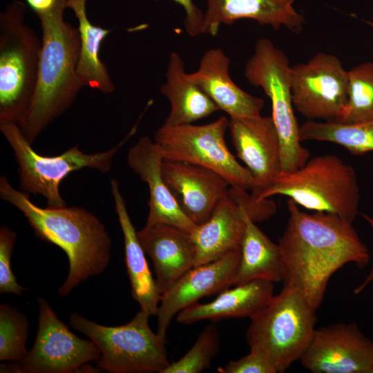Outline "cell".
<instances>
[{
  "label": "cell",
  "instance_id": "6da1fadb",
  "mask_svg": "<svg viewBox=\"0 0 373 373\" xmlns=\"http://www.w3.org/2000/svg\"><path fill=\"white\" fill-rule=\"evenodd\" d=\"M289 219L278 241L284 286L296 288L316 310L332 276L345 265L363 268L369 251L352 223L332 213L301 211L287 200Z\"/></svg>",
  "mask_w": 373,
  "mask_h": 373
},
{
  "label": "cell",
  "instance_id": "7a4b0ae2",
  "mask_svg": "<svg viewBox=\"0 0 373 373\" xmlns=\"http://www.w3.org/2000/svg\"><path fill=\"white\" fill-rule=\"evenodd\" d=\"M0 196L23 213L37 237L57 245L67 255L68 274L57 291L60 296L69 295L107 267L111 240L104 224L89 211L77 207H39L28 193L14 188L3 175L0 178Z\"/></svg>",
  "mask_w": 373,
  "mask_h": 373
},
{
  "label": "cell",
  "instance_id": "3957f363",
  "mask_svg": "<svg viewBox=\"0 0 373 373\" xmlns=\"http://www.w3.org/2000/svg\"><path fill=\"white\" fill-rule=\"evenodd\" d=\"M64 11L39 18L42 48L37 82L30 107L18 124L31 144L71 106L84 87L77 72L79 30L65 21Z\"/></svg>",
  "mask_w": 373,
  "mask_h": 373
},
{
  "label": "cell",
  "instance_id": "277c9868",
  "mask_svg": "<svg viewBox=\"0 0 373 373\" xmlns=\"http://www.w3.org/2000/svg\"><path fill=\"white\" fill-rule=\"evenodd\" d=\"M284 195L314 212L336 215L353 222L360 191L354 169L333 154L317 155L297 170L283 173L258 193L260 199Z\"/></svg>",
  "mask_w": 373,
  "mask_h": 373
},
{
  "label": "cell",
  "instance_id": "5b68a950",
  "mask_svg": "<svg viewBox=\"0 0 373 373\" xmlns=\"http://www.w3.org/2000/svg\"><path fill=\"white\" fill-rule=\"evenodd\" d=\"M26 11L15 0L0 15V124H19L36 88L42 43L25 23Z\"/></svg>",
  "mask_w": 373,
  "mask_h": 373
},
{
  "label": "cell",
  "instance_id": "8992f818",
  "mask_svg": "<svg viewBox=\"0 0 373 373\" xmlns=\"http://www.w3.org/2000/svg\"><path fill=\"white\" fill-rule=\"evenodd\" d=\"M316 309L296 288L284 286L251 317L246 332L250 350L265 357L276 372L300 360L316 322Z\"/></svg>",
  "mask_w": 373,
  "mask_h": 373
},
{
  "label": "cell",
  "instance_id": "52a82bcc",
  "mask_svg": "<svg viewBox=\"0 0 373 373\" xmlns=\"http://www.w3.org/2000/svg\"><path fill=\"white\" fill-rule=\"evenodd\" d=\"M149 316L140 311L128 323L99 325L72 313L70 326L90 338L99 349V370L109 373H162L170 364L165 338L153 332Z\"/></svg>",
  "mask_w": 373,
  "mask_h": 373
},
{
  "label": "cell",
  "instance_id": "ba28073f",
  "mask_svg": "<svg viewBox=\"0 0 373 373\" xmlns=\"http://www.w3.org/2000/svg\"><path fill=\"white\" fill-rule=\"evenodd\" d=\"M0 130L17 162L20 189L42 195L48 207L57 208L66 206L59 191L61 181L70 173L84 168L108 172L114 156L136 132V126L115 146L106 151L88 154L76 145L55 156H45L35 151L16 123L0 124Z\"/></svg>",
  "mask_w": 373,
  "mask_h": 373
},
{
  "label": "cell",
  "instance_id": "9c48e42d",
  "mask_svg": "<svg viewBox=\"0 0 373 373\" xmlns=\"http://www.w3.org/2000/svg\"><path fill=\"white\" fill-rule=\"evenodd\" d=\"M290 72L286 55L267 38L256 41L244 70L247 80L260 87L271 100V117L280 141L283 173L297 170L309 157V151L301 144L299 137L291 93Z\"/></svg>",
  "mask_w": 373,
  "mask_h": 373
},
{
  "label": "cell",
  "instance_id": "30bf717a",
  "mask_svg": "<svg viewBox=\"0 0 373 373\" xmlns=\"http://www.w3.org/2000/svg\"><path fill=\"white\" fill-rule=\"evenodd\" d=\"M228 119L221 116L203 125L175 126L162 124L153 141L164 159L185 161L209 169L223 177L231 186L257 195L260 184L247 168L242 166L229 150L225 133Z\"/></svg>",
  "mask_w": 373,
  "mask_h": 373
},
{
  "label": "cell",
  "instance_id": "8fae6325",
  "mask_svg": "<svg viewBox=\"0 0 373 373\" xmlns=\"http://www.w3.org/2000/svg\"><path fill=\"white\" fill-rule=\"evenodd\" d=\"M37 302L38 329L32 348L23 359L1 364V372H99L88 364L100 358L96 345L73 333L44 298Z\"/></svg>",
  "mask_w": 373,
  "mask_h": 373
},
{
  "label": "cell",
  "instance_id": "7c38bea8",
  "mask_svg": "<svg viewBox=\"0 0 373 373\" xmlns=\"http://www.w3.org/2000/svg\"><path fill=\"white\" fill-rule=\"evenodd\" d=\"M249 191L231 186L208 220L189 233L195 251L194 267L240 250L246 211L256 223L268 220L276 213L277 207L273 200L260 199Z\"/></svg>",
  "mask_w": 373,
  "mask_h": 373
},
{
  "label": "cell",
  "instance_id": "4fadbf2b",
  "mask_svg": "<svg viewBox=\"0 0 373 373\" xmlns=\"http://www.w3.org/2000/svg\"><path fill=\"white\" fill-rule=\"evenodd\" d=\"M348 70L335 55L319 52L291 66L294 108L309 120L336 122L347 100Z\"/></svg>",
  "mask_w": 373,
  "mask_h": 373
},
{
  "label": "cell",
  "instance_id": "5bb4252c",
  "mask_svg": "<svg viewBox=\"0 0 373 373\" xmlns=\"http://www.w3.org/2000/svg\"><path fill=\"white\" fill-rule=\"evenodd\" d=\"M300 361L314 373H373V341L354 323L315 329Z\"/></svg>",
  "mask_w": 373,
  "mask_h": 373
},
{
  "label": "cell",
  "instance_id": "9a60e30c",
  "mask_svg": "<svg viewBox=\"0 0 373 373\" xmlns=\"http://www.w3.org/2000/svg\"><path fill=\"white\" fill-rule=\"evenodd\" d=\"M240 260V250L229 252L211 262L195 266L161 295L157 312V333L166 338L173 318L200 298L220 293L234 281Z\"/></svg>",
  "mask_w": 373,
  "mask_h": 373
},
{
  "label": "cell",
  "instance_id": "2e32d148",
  "mask_svg": "<svg viewBox=\"0 0 373 373\" xmlns=\"http://www.w3.org/2000/svg\"><path fill=\"white\" fill-rule=\"evenodd\" d=\"M162 172L180 208L195 225L208 220L231 186L218 173L185 161L163 159Z\"/></svg>",
  "mask_w": 373,
  "mask_h": 373
},
{
  "label": "cell",
  "instance_id": "e0dca14e",
  "mask_svg": "<svg viewBox=\"0 0 373 373\" xmlns=\"http://www.w3.org/2000/svg\"><path fill=\"white\" fill-rule=\"evenodd\" d=\"M229 129L238 157L261 189L271 184L282 172L280 141L272 117L230 118Z\"/></svg>",
  "mask_w": 373,
  "mask_h": 373
},
{
  "label": "cell",
  "instance_id": "ac0fdd59",
  "mask_svg": "<svg viewBox=\"0 0 373 373\" xmlns=\"http://www.w3.org/2000/svg\"><path fill=\"white\" fill-rule=\"evenodd\" d=\"M163 159L149 136L140 137L128 153V166L149 187V211L146 224L165 223L190 233L196 225L181 210L166 185L162 172Z\"/></svg>",
  "mask_w": 373,
  "mask_h": 373
},
{
  "label": "cell",
  "instance_id": "d6986e66",
  "mask_svg": "<svg viewBox=\"0 0 373 373\" xmlns=\"http://www.w3.org/2000/svg\"><path fill=\"white\" fill-rule=\"evenodd\" d=\"M137 234L153 263L161 294L194 267L195 251L189 232L171 224L156 223L145 224Z\"/></svg>",
  "mask_w": 373,
  "mask_h": 373
},
{
  "label": "cell",
  "instance_id": "ffe728a7",
  "mask_svg": "<svg viewBox=\"0 0 373 373\" xmlns=\"http://www.w3.org/2000/svg\"><path fill=\"white\" fill-rule=\"evenodd\" d=\"M230 59L219 48H211L202 55L198 69L186 73L230 118L258 117L264 106V100L239 88L229 75Z\"/></svg>",
  "mask_w": 373,
  "mask_h": 373
},
{
  "label": "cell",
  "instance_id": "44dd1931",
  "mask_svg": "<svg viewBox=\"0 0 373 373\" xmlns=\"http://www.w3.org/2000/svg\"><path fill=\"white\" fill-rule=\"evenodd\" d=\"M294 0H206L202 33L217 35L222 24L231 25L243 19L278 30L284 26L300 33L304 17L294 7Z\"/></svg>",
  "mask_w": 373,
  "mask_h": 373
},
{
  "label": "cell",
  "instance_id": "7402d4cb",
  "mask_svg": "<svg viewBox=\"0 0 373 373\" xmlns=\"http://www.w3.org/2000/svg\"><path fill=\"white\" fill-rule=\"evenodd\" d=\"M110 184L115 211L124 237V260L132 297L139 303L140 311L149 316H156L162 294L156 280L152 276L145 252L128 213L125 200L120 191L119 183L115 179H111Z\"/></svg>",
  "mask_w": 373,
  "mask_h": 373
},
{
  "label": "cell",
  "instance_id": "603a6c76",
  "mask_svg": "<svg viewBox=\"0 0 373 373\" xmlns=\"http://www.w3.org/2000/svg\"><path fill=\"white\" fill-rule=\"evenodd\" d=\"M274 283L254 280L226 289L211 302L195 303L176 315L178 323L190 325L203 320L218 321L232 318H251L274 296Z\"/></svg>",
  "mask_w": 373,
  "mask_h": 373
},
{
  "label": "cell",
  "instance_id": "cb8c5ba5",
  "mask_svg": "<svg viewBox=\"0 0 373 373\" xmlns=\"http://www.w3.org/2000/svg\"><path fill=\"white\" fill-rule=\"evenodd\" d=\"M161 93L171 104V111L163 123L175 126L189 124L218 111L214 102L186 76L184 63L178 53L169 55L166 82Z\"/></svg>",
  "mask_w": 373,
  "mask_h": 373
},
{
  "label": "cell",
  "instance_id": "d4e9b609",
  "mask_svg": "<svg viewBox=\"0 0 373 373\" xmlns=\"http://www.w3.org/2000/svg\"><path fill=\"white\" fill-rule=\"evenodd\" d=\"M240 245V260L234 285L254 280L283 282V264L278 244L273 242L256 224L247 211Z\"/></svg>",
  "mask_w": 373,
  "mask_h": 373
},
{
  "label": "cell",
  "instance_id": "484cf974",
  "mask_svg": "<svg viewBox=\"0 0 373 373\" xmlns=\"http://www.w3.org/2000/svg\"><path fill=\"white\" fill-rule=\"evenodd\" d=\"M67 8L74 12L78 21L81 48L77 72L84 86L110 94L114 84L106 66L99 57V50L109 29L95 26L88 19L86 0H66Z\"/></svg>",
  "mask_w": 373,
  "mask_h": 373
},
{
  "label": "cell",
  "instance_id": "4316f807",
  "mask_svg": "<svg viewBox=\"0 0 373 373\" xmlns=\"http://www.w3.org/2000/svg\"><path fill=\"white\" fill-rule=\"evenodd\" d=\"M302 142L316 140L338 144L352 154L373 151V119L357 123L307 120L299 126Z\"/></svg>",
  "mask_w": 373,
  "mask_h": 373
},
{
  "label": "cell",
  "instance_id": "83f0119b",
  "mask_svg": "<svg viewBox=\"0 0 373 373\" xmlns=\"http://www.w3.org/2000/svg\"><path fill=\"white\" fill-rule=\"evenodd\" d=\"M373 119V62L348 70L347 100L336 122L357 123Z\"/></svg>",
  "mask_w": 373,
  "mask_h": 373
},
{
  "label": "cell",
  "instance_id": "f1b7e54d",
  "mask_svg": "<svg viewBox=\"0 0 373 373\" xmlns=\"http://www.w3.org/2000/svg\"><path fill=\"white\" fill-rule=\"evenodd\" d=\"M28 329L24 314L7 303L0 305V361H17L26 356Z\"/></svg>",
  "mask_w": 373,
  "mask_h": 373
},
{
  "label": "cell",
  "instance_id": "f546056e",
  "mask_svg": "<svg viewBox=\"0 0 373 373\" xmlns=\"http://www.w3.org/2000/svg\"><path fill=\"white\" fill-rule=\"evenodd\" d=\"M219 332L211 324L201 332L190 350L178 361L170 363L162 373H199L208 369L218 353Z\"/></svg>",
  "mask_w": 373,
  "mask_h": 373
},
{
  "label": "cell",
  "instance_id": "4dcf8cb0",
  "mask_svg": "<svg viewBox=\"0 0 373 373\" xmlns=\"http://www.w3.org/2000/svg\"><path fill=\"white\" fill-rule=\"evenodd\" d=\"M17 238L16 233L6 226L0 229V294L21 296L27 289L20 285L12 271L10 260Z\"/></svg>",
  "mask_w": 373,
  "mask_h": 373
},
{
  "label": "cell",
  "instance_id": "1f68e13d",
  "mask_svg": "<svg viewBox=\"0 0 373 373\" xmlns=\"http://www.w3.org/2000/svg\"><path fill=\"white\" fill-rule=\"evenodd\" d=\"M221 373H276L270 362L262 355L251 351L245 356L231 361L218 368Z\"/></svg>",
  "mask_w": 373,
  "mask_h": 373
},
{
  "label": "cell",
  "instance_id": "d6a6232c",
  "mask_svg": "<svg viewBox=\"0 0 373 373\" xmlns=\"http://www.w3.org/2000/svg\"><path fill=\"white\" fill-rule=\"evenodd\" d=\"M182 6L185 11L184 26L186 32L192 37L202 34L204 13L193 0H173Z\"/></svg>",
  "mask_w": 373,
  "mask_h": 373
},
{
  "label": "cell",
  "instance_id": "836d02e7",
  "mask_svg": "<svg viewBox=\"0 0 373 373\" xmlns=\"http://www.w3.org/2000/svg\"><path fill=\"white\" fill-rule=\"evenodd\" d=\"M26 3L39 18L67 8L66 0H26Z\"/></svg>",
  "mask_w": 373,
  "mask_h": 373
},
{
  "label": "cell",
  "instance_id": "e575fe53",
  "mask_svg": "<svg viewBox=\"0 0 373 373\" xmlns=\"http://www.w3.org/2000/svg\"><path fill=\"white\" fill-rule=\"evenodd\" d=\"M363 218L370 224V225L372 227L373 229V218L370 216L366 215V214H362ZM373 281V265L372 267V269H370V273L367 274L366 278L363 280V281L354 289V294H358L362 291L365 289V288L372 282Z\"/></svg>",
  "mask_w": 373,
  "mask_h": 373
},
{
  "label": "cell",
  "instance_id": "d590c367",
  "mask_svg": "<svg viewBox=\"0 0 373 373\" xmlns=\"http://www.w3.org/2000/svg\"><path fill=\"white\" fill-rule=\"evenodd\" d=\"M367 23L373 28V21H367Z\"/></svg>",
  "mask_w": 373,
  "mask_h": 373
}]
</instances>
